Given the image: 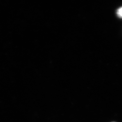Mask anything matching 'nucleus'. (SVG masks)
Returning a JSON list of instances; mask_svg holds the SVG:
<instances>
[{"label":"nucleus","instance_id":"f257e3e1","mask_svg":"<svg viewBox=\"0 0 122 122\" xmlns=\"http://www.w3.org/2000/svg\"><path fill=\"white\" fill-rule=\"evenodd\" d=\"M116 13L119 17L122 18V7H120L117 10Z\"/></svg>","mask_w":122,"mask_h":122},{"label":"nucleus","instance_id":"f03ea898","mask_svg":"<svg viewBox=\"0 0 122 122\" xmlns=\"http://www.w3.org/2000/svg\"></svg>","mask_w":122,"mask_h":122}]
</instances>
